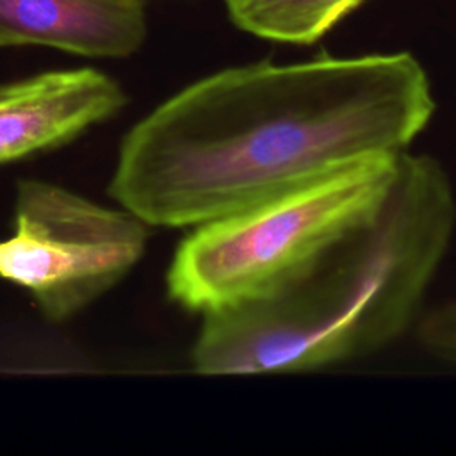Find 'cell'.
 I'll list each match as a JSON object with an SVG mask.
<instances>
[{
	"label": "cell",
	"mask_w": 456,
	"mask_h": 456,
	"mask_svg": "<svg viewBox=\"0 0 456 456\" xmlns=\"http://www.w3.org/2000/svg\"><path fill=\"white\" fill-rule=\"evenodd\" d=\"M433 114L429 78L408 52L226 68L130 128L109 194L148 226L192 228L403 153Z\"/></svg>",
	"instance_id": "obj_1"
},
{
	"label": "cell",
	"mask_w": 456,
	"mask_h": 456,
	"mask_svg": "<svg viewBox=\"0 0 456 456\" xmlns=\"http://www.w3.org/2000/svg\"><path fill=\"white\" fill-rule=\"evenodd\" d=\"M456 198L429 155L403 151L381 203L276 289L201 315L196 372H312L374 354L417 321L449 249Z\"/></svg>",
	"instance_id": "obj_2"
},
{
	"label": "cell",
	"mask_w": 456,
	"mask_h": 456,
	"mask_svg": "<svg viewBox=\"0 0 456 456\" xmlns=\"http://www.w3.org/2000/svg\"><path fill=\"white\" fill-rule=\"evenodd\" d=\"M399 157L351 162L192 226L166 274L169 299L207 315L276 289L381 203Z\"/></svg>",
	"instance_id": "obj_3"
},
{
	"label": "cell",
	"mask_w": 456,
	"mask_h": 456,
	"mask_svg": "<svg viewBox=\"0 0 456 456\" xmlns=\"http://www.w3.org/2000/svg\"><path fill=\"white\" fill-rule=\"evenodd\" d=\"M148 228L125 208L20 180L14 230L0 240V278L25 289L46 319L66 321L128 274L146 249Z\"/></svg>",
	"instance_id": "obj_4"
},
{
	"label": "cell",
	"mask_w": 456,
	"mask_h": 456,
	"mask_svg": "<svg viewBox=\"0 0 456 456\" xmlns=\"http://www.w3.org/2000/svg\"><path fill=\"white\" fill-rule=\"evenodd\" d=\"M126 96L94 68L59 69L0 86V164L66 144L116 116Z\"/></svg>",
	"instance_id": "obj_5"
},
{
	"label": "cell",
	"mask_w": 456,
	"mask_h": 456,
	"mask_svg": "<svg viewBox=\"0 0 456 456\" xmlns=\"http://www.w3.org/2000/svg\"><path fill=\"white\" fill-rule=\"evenodd\" d=\"M146 0H0V48L128 57L146 37Z\"/></svg>",
	"instance_id": "obj_6"
},
{
	"label": "cell",
	"mask_w": 456,
	"mask_h": 456,
	"mask_svg": "<svg viewBox=\"0 0 456 456\" xmlns=\"http://www.w3.org/2000/svg\"><path fill=\"white\" fill-rule=\"evenodd\" d=\"M365 0H224L230 20L256 37L310 45Z\"/></svg>",
	"instance_id": "obj_7"
},
{
	"label": "cell",
	"mask_w": 456,
	"mask_h": 456,
	"mask_svg": "<svg viewBox=\"0 0 456 456\" xmlns=\"http://www.w3.org/2000/svg\"><path fill=\"white\" fill-rule=\"evenodd\" d=\"M417 338L433 358L456 365V297L419 321Z\"/></svg>",
	"instance_id": "obj_8"
}]
</instances>
